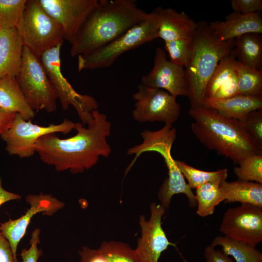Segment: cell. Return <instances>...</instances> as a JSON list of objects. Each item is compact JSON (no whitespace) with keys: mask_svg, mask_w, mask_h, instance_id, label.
<instances>
[{"mask_svg":"<svg viewBox=\"0 0 262 262\" xmlns=\"http://www.w3.org/2000/svg\"><path fill=\"white\" fill-rule=\"evenodd\" d=\"M92 114L93 118L87 128L75 123L77 133L72 137L61 139L55 133L41 136L35 145L40 160L57 171L78 174L93 167L100 156L108 157L112 149L106 137L110 134L111 123L98 110Z\"/></svg>","mask_w":262,"mask_h":262,"instance_id":"1","label":"cell"},{"mask_svg":"<svg viewBox=\"0 0 262 262\" xmlns=\"http://www.w3.org/2000/svg\"><path fill=\"white\" fill-rule=\"evenodd\" d=\"M149 13L134 0H99L83 24L70 51L72 57L91 53L146 19Z\"/></svg>","mask_w":262,"mask_h":262,"instance_id":"2","label":"cell"},{"mask_svg":"<svg viewBox=\"0 0 262 262\" xmlns=\"http://www.w3.org/2000/svg\"><path fill=\"white\" fill-rule=\"evenodd\" d=\"M194 135L206 147L238 164L245 158L262 153L252 144L239 120L225 117L216 110L202 106L190 108Z\"/></svg>","mask_w":262,"mask_h":262,"instance_id":"3","label":"cell"},{"mask_svg":"<svg viewBox=\"0 0 262 262\" xmlns=\"http://www.w3.org/2000/svg\"><path fill=\"white\" fill-rule=\"evenodd\" d=\"M235 39L221 41L206 21H200L193 37L190 60L185 68L189 86L190 108L203 106L207 84L219 62L230 54Z\"/></svg>","mask_w":262,"mask_h":262,"instance_id":"4","label":"cell"},{"mask_svg":"<svg viewBox=\"0 0 262 262\" xmlns=\"http://www.w3.org/2000/svg\"><path fill=\"white\" fill-rule=\"evenodd\" d=\"M158 26L156 8L146 19L111 42L91 53L78 56V71L111 66L125 52L157 38Z\"/></svg>","mask_w":262,"mask_h":262,"instance_id":"5","label":"cell"},{"mask_svg":"<svg viewBox=\"0 0 262 262\" xmlns=\"http://www.w3.org/2000/svg\"><path fill=\"white\" fill-rule=\"evenodd\" d=\"M16 28L23 46L38 58L64 41L61 26L47 13L38 0H27Z\"/></svg>","mask_w":262,"mask_h":262,"instance_id":"6","label":"cell"},{"mask_svg":"<svg viewBox=\"0 0 262 262\" xmlns=\"http://www.w3.org/2000/svg\"><path fill=\"white\" fill-rule=\"evenodd\" d=\"M16 82L30 107L52 113L57 108V95L39 59L23 47Z\"/></svg>","mask_w":262,"mask_h":262,"instance_id":"7","label":"cell"},{"mask_svg":"<svg viewBox=\"0 0 262 262\" xmlns=\"http://www.w3.org/2000/svg\"><path fill=\"white\" fill-rule=\"evenodd\" d=\"M61 43L45 51L39 58L52 86L55 90L62 108L67 110L72 106L83 124L93 120V111L98 110V103L91 96L76 91L61 71Z\"/></svg>","mask_w":262,"mask_h":262,"instance_id":"8","label":"cell"},{"mask_svg":"<svg viewBox=\"0 0 262 262\" xmlns=\"http://www.w3.org/2000/svg\"><path fill=\"white\" fill-rule=\"evenodd\" d=\"M75 123L66 118L58 124L42 126L25 120L16 113L10 127L0 135L5 143V150L10 155L29 158L35 152V145L42 136L51 133L66 134L75 128Z\"/></svg>","mask_w":262,"mask_h":262,"instance_id":"9","label":"cell"},{"mask_svg":"<svg viewBox=\"0 0 262 262\" xmlns=\"http://www.w3.org/2000/svg\"><path fill=\"white\" fill-rule=\"evenodd\" d=\"M132 97L136 100L132 116L137 121H162L172 124L178 119L180 105L176 97L165 90L140 83Z\"/></svg>","mask_w":262,"mask_h":262,"instance_id":"10","label":"cell"},{"mask_svg":"<svg viewBox=\"0 0 262 262\" xmlns=\"http://www.w3.org/2000/svg\"><path fill=\"white\" fill-rule=\"evenodd\" d=\"M219 230L230 239L256 247L262 241V208L246 204L229 208Z\"/></svg>","mask_w":262,"mask_h":262,"instance_id":"11","label":"cell"},{"mask_svg":"<svg viewBox=\"0 0 262 262\" xmlns=\"http://www.w3.org/2000/svg\"><path fill=\"white\" fill-rule=\"evenodd\" d=\"M61 26L64 40L72 45L99 0H38Z\"/></svg>","mask_w":262,"mask_h":262,"instance_id":"12","label":"cell"},{"mask_svg":"<svg viewBox=\"0 0 262 262\" xmlns=\"http://www.w3.org/2000/svg\"><path fill=\"white\" fill-rule=\"evenodd\" d=\"M26 202L30 205L25 213L16 219H10L0 224V232L8 241L15 262H19L17 249L20 240L25 235L31 219L35 214L42 213L51 216L64 207V203L51 195H29Z\"/></svg>","mask_w":262,"mask_h":262,"instance_id":"13","label":"cell"},{"mask_svg":"<svg viewBox=\"0 0 262 262\" xmlns=\"http://www.w3.org/2000/svg\"><path fill=\"white\" fill-rule=\"evenodd\" d=\"M165 209L160 204H150V216L146 220L139 218L141 237L135 249L141 262H158L161 254L170 246L178 250L175 244L170 242L162 226V219Z\"/></svg>","mask_w":262,"mask_h":262,"instance_id":"14","label":"cell"},{"mask_svg":"<svg viewBox=\"0 0 262 262\" xmlns=\"http://www.w3.org/2000/svg\"><path fill=\"white\" fill-rule=\"evenodd\" d=\"M141 83L165 90L176 98L189 96L185 68L168 60L165 50L160 47L155 50L152 69L142 76Z\"/></svg>","mask_w":262,"mask_h":262,"instance_id":"15","label":"cell"},{"mask_svg":"<svg viewBox=\"0 0 262 262\" xmlns=\"http://www.w3.org/2000/svg\"><path fill=\"white\" fill-rule=\"evenodd\" d=\"M214 35L221 41L235 39L248 33H262V16L260 12L243 14L233 12L224 20L210 22Z\"/></svg>","mask_w":262,"mask_h":262,"instance_id":"16","label":"cell"},{"mask_svg":"<svg viewBox=\"0 0 262 262\" xmlns=\"http://www.w3.org/2000/svg\"><path fill=\"white\" fill-rule=\"evenodd\" d=\"M159 26L157 38L164 42L192 39L197 23L184 12H178L171 8L157 7Z\"/></svg>","mask_w":262,"mask_h":262,"instance_id":"17","label":"cell"},{"mask_svg":"<svg viewBox=\"0 0 262 262\" xmlns=\"http://www.w3.org/2000/svg\"><path fill=\"white\" fill-rule=\"evenodd\" d=\"M23 44L16 28L0 29V79L16 77L20 69Z\"/></svg>","mask_w":262,"mask_h":262,"instance_id":"18","label":"cell"},{"mask_svg":"<svg viewBox=\"0 0 262 262\" xmlns=\"http://www.w3.org/2000/svg\"><path fill=\"white\" fill-rule=\"evenodd\" d=\"M203 106L216 110L225 117L240 120L249 113L262 109V97L239 94L223 99L206 98Z\"/></svg>","mask_w":262,"mask_h":262,"instance_id":"19","label":"cell"},{"mask_svg":"<svg viewBox=\"0 0 262 262\" xmlns=\"http://www.w3.org/2000/svg\"><path fill=\"white\" fill-rule=\"evenodd\" d=\"M0 108L19 114L26 120L34 116V111L28 104L16 77L9 75L0 79Z\"/></svg>","mask_w":262,"mask_h":262,"instance_id":"20","label":"cell"},{"mask_svg":"<svg viewBox=\"0 0 262 262\" xmlns=\"http://www.w3.org/2000/svg\"><path fill=\"white\" fill-rule=\"evenodd\" d=\"M220 188L227 202H240L262 208V184L241 180L222 182Z\"/></svg>","mask_w":262,"mask_h":262,"instance_id":"21","label":"cell"},{"mask_svg":"<svg viewBox=\"0 0 262 262\" xmlns=\"http://www.w3.org/2000/svg\"><path fill=\"white\" fill-rule=\"evenodd\" d=\"M236 60L242 64L262 70V36L261 34L248 33L235 38L232 51Z\"/></svg>","mask_w":262,"mask_h":262,"instance_id":"22","label":"cell"},{"mask_svg":"<svg viewBox=\"0 0 262 262\" xmlns=\"http://www.w3.org/2000/svg\"><path fill=\"white\" fill-rule=\"evenodd\" d=\"M211 245L214 247L221 246V251L231 256L236 262H262V253L255 246L226 236H216Z\"/></svg>","mask_w":262,"mask_h":262,"instance_id":"23","label":"cell"},{"mask_svg":"<svg viewBox=\"0 0 262 262\" xmlns=\"http://www.w3.org/2000/svg\"><path fill=\"white\" fill-rule=\"evenodd\" d=\"M221 183L216 181L207 182L196 189V198L197 205L196 213L205 217L213 213L215 208L224 200L220 188Z\"/></svg>","mask_w":262,"mask_h":262,"instance_id":"24","label":"cell"},{"mask_svg":"<svg viewBox=\"0 0 262 262\" xmlns=\"http://www.w3.org/2000/svg\"><path fill=\"white\" fill-rule=\"evenodd\" d=\"M176 164L188 181L191 189H196L199 186L207 182L216 181L222 183L228 177V169H220L214 171H206L199 170L188 165L183 161L175 160Z\"/></svg>","mask_w":262,"mask_h":262,"instance_id":"25","label":"cell"},{"mask_svg":"<svg viewBox=\"0 0 262 262\" xmlns=\"http://www.w3.org/2000/svg\"><path fill=\"white\" fill-rule=\"evenodd\" d=\"M238 95L262 97V70L245 66L237 61Z\"/></svg>","mask_w":262,"mask_h":262,"instance_id":"26","label":"cell"},{"mask_svg":"<svg viewBox=\"0 0 262 262\" xmlns=\"http://www.w3.org/2000/svg\"><path fill=\"white\" fill-rule=\"evenodd\" d=\"M237 63V60L232 52L219 62L207 84L204 99L212 98L221 86L236 72Z\"/></svg>","mask_w":262,"mask_h":262,"instance_id":"27","label":"cell"},{"mask_svg":"<svg viewBox=\"0 0 262 262\" xmlns=\"http://www.w3.org/2000/svg\"><path fill=\"white\" fill-rule=\"evenodd\" d=\"M98 250L107 262H141L135 250L123 242L104 241Z\"/></svg>","mask_w":262,"mask_h":262,"instance_id":"28","label":"cell"},{"mask_svg":"<svg viewBox=\"0 0 262 262\" xmlns=\"http://www.w3.org/2000/svg\"><path fill=\"white\" fill-rule=\"evenodd\" d=\"M26 2L27 0H0V29L17 28Z\"/></svg>","mask_w":262,"mask_h":262,"instance_id":"29","label":"cell"},{"mask_svg":"<svg viewBox=\"0 0 262 262\" xmlns=\"http://www.w3.org/2000/svg\"><path fill=\"white\" fill-rule=\"evenodd\" d=\"M238 164L234 169L238 180L262 184V153L249 156Z\"/></svg>","mask_w":262,"mask_h":262,"instance_id":"30","label":"cell"},{"mask_svg":"<svg viewBox=\"0 0 262 262\" xmlns=\"http://www.w3.org/2000/svg\"><path fill=\"white\" fill-rule=\"evenodd\" d=\"M164 49L170 62L185 68L192 54L193 38L165 41Z\"/></svg>","mask_w":262,"mask_h":262,"instance_id":"31","label":"cell"},{"mask_svg":"<svg viewBox=\"0 0 262 262\" xmlns=\"http://www.w3.org/2000/svg\"><path fill=\"white\" fill-rule=\"evenodd\" d=\"M239 121L254 146L262 151V109L249 113Z\"/></svg>","mask_w":262,"mask_h":262,"instance_id":"32","label":"cell"},{"mask_svg":"<svg viewBox=\"0 0 262 262\" xmlns=\"http://www.w3.org/2000/svg\"><path fill=\"white\" fill-rule=\"evenodd\" d=\"M40 229L38 228L35 229L32 232L30 247L28 249H22L20 254L21 262H37L39 258L42 255V249H39L38 247L40 242Z\"/></svg>","mask_w":262,"mask_h":262,"instance_id":"33","label":"cell"},{"mask_svg":"<svg viewBox=\"0 0 262 262\" xmlns=\"http://www.w3.org/2000/svg\"><path fill=\"white\" fill-rule=\"evenodd\" d=\"M230 4L233 12L243 14L258 13L262 10V0H231Z\"/></svg>","mask_w":262,"mask_h":262,"instance_id":"34","label":"cell"},{"mask_svg":"<svg viewBox=\"0 0 262 262\" xmlns=\"http://www.w3.org/2000/svg\"><path fill=\"white\" fill-rule=\"evenodd\" d=\"M238 95L237 72L217 91L212 98L217 99H226Z\"/></svg>","mask_w":262,"mask_h":262,"instance_id":"35","label":"cell"},{"mask_svg":"<svg viewBox=\"0 0 262 262\" xmlns=\"http://www.w3.org/2000/svg\"><path fill=\"white\" fill-rule=\"evenodd\" d=\"M204 257L206 262H233L231 258L215 249L211 244L205 248Z\"/></svg>","mask_w":262,"mask_h":262,"instance_id":"36","label":"cell"},{"mask_svg":"<svg viewBox=\"0 0 262 262\" xmlns=\"http://www.w3.org/2000/svg\"><path fill=\"white\" fill-rule=\"evenodd\" d=\"M80 262H107L98 249H92L83 246L78 252Z\"/></svg>","mask_w":262,"mask_h":262,"instance_id":"37","label":"cell"},{"mask_svg":"<svg viewBox=\"0 0 262 262\" xmlns=\"http://www.w3.org/2000/svg\"><path fill=\"white\" fill-rule=\"evenodd\" d=\"M0 262H15L14 256L9 243L0 232Z\"/></svg>","mask_w":262,"mask_h":262,"instance_id":"38","label":"cell"},{"mask_svg":"<svg viewBox=\"0 0 262 262\" xmlns=\"http://www.w3.org/2000/svg\"><path fill=\"white\" fill-rule=\"evenodd\" d=\"M15 115L0 108V135L10 127Z\"/></svg>","mask_w":262,"mask_h":262,"instance_id":"39","label":"cell"},{"mask_svg":"<svg viewBox=\"0 0 262 262\" xmlns=\"http://www.w3.org/2000/svg\"><path fill=\"white\" fill-rule=\"evenodd\" d=\"M21 196L17 194L9 192L3 188L0 179V206L8 201L19 199Z\"/></svg>","mask_w":262,"mask_h":262,"instance_id":"40","label":"cell"}]
</instances>
